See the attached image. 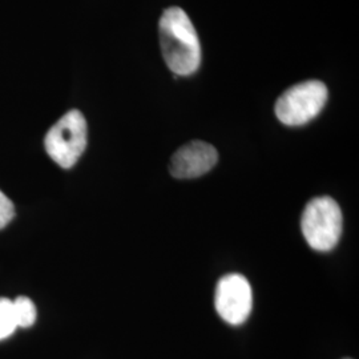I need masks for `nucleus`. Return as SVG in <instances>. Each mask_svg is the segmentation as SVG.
<instances>
[{"label": "nucleus", "instance_id": "nucleus-1", "mask_svg": "<svg viewBox=\"0 0 359 359\" xmlns=\"http://www.w3.org/2000/svg\"><path fill=\"white\" fill-rule=\"evenodd\" d=\"M160 46L169 69L189 76L201 65V46L189 16L179 7L167 8L158 25Z\"/></svg>", "mask_w": 359, "mask_h": 359}, {"label": "nucleus", "instance_id": "nucleus-7", "mask_svg": "<svg viewBox=\"0 0 359 359\" xmlns=\"http://www.w3.org/2000/svg\"><path fill=\"white\" fill-rule=\"evenodd\" d=\"M13 316L18 327H31L36 321V306L28 297H18L13 301Z\"/></svg>", "mask_w": 359, "mask_h": 359}, {"label": "nucleus", "instance_id": "nucleus-8", "mask_svg": "<svg viewBox=\"0 0 359 359\" xmlns=\"http://www.w3.org/2000/svg\"><path fill=\"white\" fill-rule=\"evenodd\" d=\"M18 325L13 316V301L0 298V341L8 338L16 330Z\"/></svg>", "mask_w": 359, "mask_h": 359}, {"label": "nucleus", "instance_id": "nucleus-9", "mask_svg": "<svg viewBox=\"0 0 359 359\" xmlns=\"http://www.w3.org/2000/svg\"><path fill=\"white\" fill-rule=\"evenodd\" d=\"M15 216L13 201L0 191V229L6 228Z\"/></svg>", "mask_w": 359, "mask_h": 359}, {"label": "nucleus", "instance_id": "nucleus-6", "mask_svg": "<svg viewBox=\"0 0 359 359\" xmlns=\"http://www.w3.org/2000/svg\"><path fill=\"white\" fill-rule=\"evenodd\" d=\"M217 161V151L213 145L194 140L172 156L169 172L176 179H197L212 170Z\"/></svg>", "mask_w": 359, "mask_h": 359}, {"label": "nucleus", "instance_id": "nucleus-10", "mask_svg": "<svg viewBox=\"0 0 359 359\" xmlns=\"http://www.w3.org/2000/svg\"><path fill=\"white\" fill-rule=\"evenodd\" d=\"M345 359H350V358H345Z\"/></svg>", "mask_w": 359, "mask_h": 359}, {"label": "nucleus", "instance_id": "nucleus-3", "mask_svg": "<svg viewBox=\"0 0 359 359\" xmlns=\"http://www.w3.org/2000/svg\"><path fill=\"white\" fill-rule=\"evenodd\" d=\"M327 95L326 86L320 80L298 83L278 97L274 108L276 116L285 126H305L321 114Z\"/></svg>", "mask_w": 359, "mask_h": 359}, {"label": "nucleus", "instance_id": "nucleus-5", "mask_svg": "<svg viewBox=\"0 0 359 359\" xmlns=\"http://www.w3.org/2000/svg\"><path fill=\"white\" fill-rule=\"evenodd\" d=\"M215 306L226 323L243 325L253 308V293L248 278L237 273L224 276L216 286Z\"/></svg>", "mask_w": 359, "mask_h": 359}, {"label": "nucleus", "instance_id": "nucleus-2", "mask_svg": "<svg viewBox=\"0 0 359 359\" xmlns=\"http://www.w3.org/2000/svg\"><path fill=\"white\" fill-rule=\"evenodd\" d=\"M301 229L311 249L333 250L344 229V216L338 203L327 196L309 201L301 218Z\"/></svg>", "mask_w": 359, "mask_h": 359}, {"label": "nucleus", "instance_id": "nucleus-4", "mask_svg": "<svg viewBox=\"0 0 359 359\" xmlns=\"http://www.w3.org/2000/svg\"><path fill=\"white\" fill-rule=\"evenodd\" d=\"M87 133L86 117L72 109L48 130L44 139L46 151L59 167L69 169L87 148Z\"/></svg>", "mask_w": 359, "mask_h": 359}]
</instances>
